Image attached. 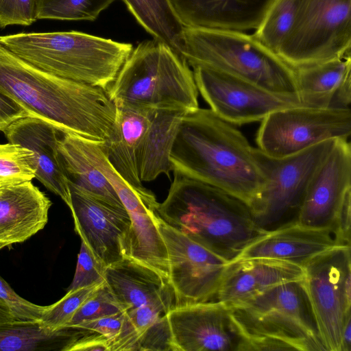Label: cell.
<instances>
[{
	"mask_svg": "<svg viewBox=\"0 0 351 351\" xmlns=\"http://www.w3.org/2000/svg\"><path fill=\"white\" fill-rule=\"evenodd\" d=\"M0 93L61 132L100 144L112 134L117 107L107 90L41 70L1 42Z\"/></svg>",
	"mask_w": 351,
	"mask_h": 351,
	"instance_id": "6da1fadb",
	"label": "cell"
},
{
	"mask_svg": "<svg viewBox=\"0 0 351 351\" xmlns=\"http://www.w3.org/2000/svg\"><path fill=\"white\" fill-rule=\"evenodd\" d=\"M169 160L174 173L222 190L247 205L265 181L255 147L210 109L198 108L184 115Z\"/></svg>",
	"mask_w": 351,
	"mask_h": 351,
	"instance_id": "7a4b0ae2",
	"label": "cell"
},
{
	"mask_svg": "<svg viewBox=\"0 0 351 351\" xmlns=\"http://www.w3.org/2000/svg\"><path fill=\"white\" fill-rule=\"evenodd\" d=\"M156 211L178 230L228 263L269 231L254 220L248 205L207 184L174 173Z\"/></svg>",
	"mask_w": 351,
	"mask_h": 351,
	"instance_id": "3957f363",
	"label": "cell"
},
{
	"mask_svg": "<svg viewBox=\"0 0 351 351\" xmlns=\"http://www.w3.org/2000/svg\"><path fill=\"white\" fill-rule=\"evenodd\" d=\"M0 42L41 70L107 90L133 50L130 43L77 31L22 32Z\"/></svg>",
	"mask_w": 351,
	"mask_h": 351,
	"instance_id": "277c9868",
	"label": "cell"
},
{
	"mask_svg": "<svg viewBox=\"0 0 351 351\" xmlns=\"http://www.w3.org/2000/svg\"><path fill=\"white\" fill-rule=\"evenodd\" d=\"M110 139L103 150L119 176L145 197L154 195L142 184L160 175L169 176L171 151L184 110L116 106Z\"/></svg>",
	"mask_w": 351,
	"mask_h": 351,
	"instance_id": "5b68a950",
	"label": "cell"
},
{
	"mask_svg": "<svg viewBox=\"0 0 351 351\" xmlns=\"http://www.w3.org/2000/svg\"><path fill=\"white\" fill-rule=\"evenodd\" d=\"M229 307L246 351H326L302 280L277 285Z\"/></svg>",
	"mask_w": 351,
	"mask_h": 351,
	"instance_id": "8992f818",
	"label": "cell"
},
{
	"mask_svg": "<svg viewBox=\"0 0 351 351\" xmlns=\"http://www.w3.org/2000/svg\"><path fill=\"white\" fill-rule=\"evenodd\" d=\"M189 66L164 43L143 41L122 66L108 95L116 106L194 110L199 92Z\"/></svg>",
	"mask_w": 351,
	"mask_h": 351,
	"instance_id": "52a82bcc",
	"label": "cell"
},
{
	"mask_svg": "<svg viewBox=\"0 0 351 351\" xmlns=\"http://www.w3.org/2000/svg\"><path fill=\"white\" fill-rule=\"evenodd\" d=\"M182 57L274 93L298 95L294 68L254 36L243 32L184 27Z\"/></svg>",
	"mask_w": 351,
	"mask_h": 351,
	"instance_id": "ba28073f",
	"label": "cell"
},
{
	"mask_svg": "<svg viewBox=\"0 0 351 351\" xmlns=\"http://www.w3.org/2000/svg\"><path fill=\"white\" fill-rule=\"evenodd\" d=\"M336 140L321 142L281 158L255 148L265 181L248 206L259 227L271 231L296 221L308 186Z\"/></svg>",
	"mask_w": 351,
	"mask_h": 351,
	"instance_id": "9c48e42d",
	"label": "cell"
},
{
	"mask_svg": "<svg viewBox=\"0 0 351 351\" xmlns=\"http://www.w3.org/2000/svg\"><path fill=\"white\" fill-rule=\"evenodd\" d=\"M350 245H340L302 267V286L326 351H341L342 335L351 319Z\"/></svg>",
	"mask_w": 351,
	"mask_h": 351,
	"instance_id": "30bf717a",
	"label": "cell"
},
{
	"mask_svg": "<svg viewBox=\"0 0 351 351\" xmlns=\"http://www.w3.org/2000/svg\"><path fill=\"white\" fill-rule=\"evenodd\" d=\"M350 49L351 0H300L295 25L278 56L295 68Z\"/></svg>",
	"mask_w": 351,
	"mask_h": 351,
	"instance_id": "8fae6325",
	"label": "cell"
},
{
	"mask_svg": "<svg viewBox=\"0 0 351 351\" xmlns=\"http://www.w3.org/2000/svg\"><path fill=\"white\" fill-rule=\"evenodd\" d=\"M350 134V108L299 106L268 114L261 121L256 141L265 154L281 158L325 141L348 139Z\"/></svg>",
	"mask_w": 351,
	"mask_h": 351,
	"instance_id": "7c38bea8",
	"label": "cell"
},
{
	"mask_svg": "<svg viewBox=\"0 0 351 351\" xmlns=\"http://www.w3.org/2000/svg\"><path fill=\"white\" fill-rule=\"evenodd\" d=\"M193 69L198 92L210 109L233 125L261 121L276 110L304 106L298 95L274 93L207 66H195Z\"/></svg>",
	"mask_w": 351,
	"mask_h": 351,
	"instance_id": "4fadbf2b",
	"label": "cell"
},
{
	"mask_svg": "<svg viewBox=\"0 0 351 351\" xmlns=\"http://www.w3.org/2000/svg\"><path fill=\"white\" fill-rule=\"evenodd\" d=\"M158 226L167 250L176 306L212 301L228 263L159 217Z\"/></svg>",
	"mask_w": 351,
	"mask_h": 351,
	"instance_id": "5bb4252c",
	"label": "cell"
},
{
	"mask_svg": "<svg viewBox=\"0 0 351 351\" xmlns=\"http://www.w3.org/2000/svg\"><path fill=\"white\" fill-rule=\"evenodd\" d=\"M174 351H246L230 307L217 301L175 306L166 313Z\"/></svg>",
	"mask_w": 351,
	"mask_h": 351,
	"instance_id": "9a60e30c",
	"label": "cell"
},
{
	"mask_svg": "<svg viewBox=\"0 0 351 351\" xmlns=\"http://www.w3.org/2000/svg\"><path fill=\"white\" fill-rule=\"evenodd\" d=\"M69 184L71 199L69 208L81 240L106 266L122 259L131 226L125 208Z\"/></svg>",
	"mask_w": 351,
	"mask_h": 351,
	"instance_id": "2e32d148",
	"label": "cell"
},
{
	"mask_svg": "<svg viewBox=\"0 0 351 351\" xmlns=\"http://www.w3.org/2000/svg\"><path fill=\"white\" fill-rule=\"evenodd\" d=\"M350 193L351 146L348 139L339 138L313 176L296 222L308 228L337 230L339 212Z\"/></svg>",
	"mask_w": 351,
	"mask_h": 351,
	"instance_id": "e0dca14e",
	"label": "cell"
},
{
	"mask_svg": "<svg viewBox=\"0 0 351 351\" xmlns=\"http://www.w3.org/2000/svg\"><path fill=\"white\" fill-rule=\"evenodd\" d=\"M3 132L8 142L33 152L36 163L35 178L70 208L69 180L58 147L60 130L44 120L27 116L13 121Z\"/></svg>",
	"mask_w": 351,
	"mask_h": 351,
	"instance_id": "ac0fdd59",
	"label": "cell"
},
{
	"mask_svg": "<svg viewBox=\"0 0 351 351\" xmlns=\"http://www.w3.org/2000/svg\"><path fill=\"white\" fill-rule=\"evenodd\" d=\"M303 267L269 258H250L229 263L212 301L230 306L237 304L283 282L300 280Z\"/></svg>",
	"mask_w": 351,
	"mask_h": 351,
	"instance_id": "d6986e66",
	"label": "cell"
},
{
	"mask_svg": "<svg viewBox=\"0 0 351 351\" xmlns=\"http://www.w3.org/2000/svg\"><path fill=\"white\" fill-rule=\"evenodd\" d=\"M340 245L348 244L343 241L337 230L308 228L295 221L269 231L250 245L236 261L269 258L302 266L315 256Z\"/></svg>",
	"mask_w": 351,
	"mask_h": 351,
	"instance_id": "ffe728a7",
	"label": "cell"
},
{
	"mask_svg": "<svg viewBox=\"0 0 351 351\" xmlns=\"http://www.w3.org/2000/svg\"><path fill=\"white\" fill-rule=\"evenodd\" d=\"M274 0H170L184 27L256 29Z\"/></svg>",
	"mask_w": 351,
	"mask_h": 351,
	"instance_id": "44dd1931",
	"label": "cell"
},
{
	"mask_svg": "<svg viewBox=\"0 0 351 351\" xmlns=\"http://www.w3.org/2000/svg\"><path fill=\"white\" fill-rule=\"evenodd\" d=\"M49 197L32 181L0 187V243H22L48 221Z\"/></svg>",
	"mask_w": 351,
	"mask_h": 351,
	"instance_id": "7402d4cb",
	"label": "cell"
},
{
	"mask_svg": "<svg viewBox=\"0 0 351 351\" xmlns=\"http://www.w3.org/2000/svg\"><path fill=\"white\" fill-rule=\"evenodd\" d=\"M298 95L304 106L349 108L351 101L350 53L294 68Z\"/></svg>",
	"mask_w": 351,
	"mask_h": 351,
	"instance_id": "603a6c76",
	"label": "cell"
},
{
	"mask_svg": "<svg viewBox=\"0 0 351 351\" xmlns=\"http://www.w3.org/2000/svg\"><path fill=\"white\" fill-rule=\"evenodd\" d=\"M105 282L124 311L156 300L172 289L157 271L128 256L106 266Z\"/></svg>",
	"mask_w": 351,
	"mask_h": 351,
	"instance_id": "cb8c5ba5",
	"label": "cell"
},
{
	"mask_svg": "<svg viewBox=\"0 0 351 351\" xmlns=\"http://www.w3.org/2000/svg\"><path fill=\"white\" fill-rule=\"evenodd\" d=\"M58 147L69 184L111 204L124 208L112 186L84 153L77 136L61 132Z\"/></svg>",
	"mask_w": 351,
	"mask_h": 351,
	"instance_id": "d4e9b609",
	"label": "cell"
},
{
	"mask_svg": "<svg viewBox=\"0 0 351 351\" xmlns=\"http://www.w3.org/2000/svg\"><path fill=\"white\" fill-rule=\"evenodd\" d=\"M79 330H51L38 322L0 324V351H67Z\"/></svg>",
	"mask_w": 351,
	"mask_h": 351,
	"instance_id": "484cf974",
	"label": "cell"
},
{
	"mask_svg": "<svg viewBox=\"0 0 351 351\" xmlns=\"http://www.w3.org/2000/svg\"><path fill=\"white\" fill-rule=\"evenodd\" d=\"M122 1L154 39L167 45L182 57L184 26L170 0Z\"/></svg>",
	"mask_w": 351,
	"mask_h": 351,
	"instance_id": "4316f807",
	"label": "cell"
},
{
	"mask_svg": "<svg viewBox=\"0 0 351 351\" xmlns=\"http://www.w3.org/2000/svg\"><path fill=\"white\" fill-rule=\"evenodd\" d=\"M300 0H274L253 36L278 55L295 25Z\"/></svg>",
	"mask_w": 351,
	"mask_h": 351,
	"instance_id": "83f0119b",
	"label": "cell"
},
{
	"mask_svg": "<svg viewBox=\"0 0 351 351\" xmlns=\"http://www.w3.org/2000/svg\"><path fill=\"white\" fill-rule=\"evenodd\" d=\"M36 163L31 150L18 144L0 143V184L32 181L36 178Z\"/></svg>",
	"mask_w": 351,
	"mask_h": 351,
	"instance_id": "f1b7e54d",
	"label": "cell"
},
{
	"mask_svg": "<svg viewBox=\"0 0 351 351\" xmlns=\"http://www.w3.org/2000/svg\"><path fill=\"white\" fill-rule=\"evenodd\" d=\"M117 0H41L38 19L95 21Z\"/></svg>",
	"mask_w": 351,
	"mask_h": 351,
	"instance_id": "f546056e",
	"label": "cell"
},
{
	"mask_svg": "<svg viewBox=\"0 0 351 351\" xmlns=\"http://www.w3.org/2000/svg\"><path fill=\"white\" fill-rule=\"evenodd\" d=\"M123 311V309L104 282L83 302L65 328H73L82 322Z\"/></svg>",
	"mask_w": 351,
	"mask_h": 351,
	"instance_id": "4dcf8cb0",
	"label": "cell"
},
{
	"mask_svg": "<svg viewBox=\"0 0 351 351\" xmlns=\"http://www.w3.org/2000/svg\"><path fill=\"white\" fill-rule=\"evenodd\" d=\"M100 285L67 291L60 300L47 306L40 322L51 330L65 328L76 311Z\"/></svg>",
	"mask_w": 351,
	"mask_h": 351,
	"instance_id": "1f68e13d",
	"label": "cell"
},
{
	"mask_svg": "<svg viewBox=\"0 0 351 351\" xmlns=\"http://www.w3.org/2000/svg\"><path fill=\"white\" fill-rule=\"evenodd\" d=\"M175 306L176 302L172 289L156 300L125 311V315L128 322L136 333L138 339L141 333Z\"/></svg>",
	"mask_w": 351,
	"mask_h": 351,
	"instance_id": "d6a6232c",
	"label": "cell"
},
{
	"mask_svg": "<svg viewBox=\"0 0 351 351\" xmlns=\"http://www.w3.org/2000/svg\"><path fill=\"white\" fill-rule=\"evenodd\" d=\"M106 268V265L82 241L75 275L67 291L104 282Z\"/></svg>",
	"mask_w": 351,
	"mask_h": 351,
	"instance_id": "836d02e7",
	"label": "cell"
},
{
	"mask_svg": "<svg viewBox=\"0 0 351 351\" xmlns=\"http://www.w3.org/2000/svg\"><path fill=\"white\" fill-rule=\"evenodd\" d=\"M41 0H0V28L27 26L38 19Z\"/></svg>",
	"mask_w": 351,
	"mask_h": 351,
	"instance_id": "e575fe53",
	"label": "cell"
},
{
	"mask_svg": "<svg viewBox=\"0 0 351 351\" xmlns=\"http://www.w3.org/2000/svg\"><path fill=\"white\" fill-rule=\"evenodd\" d=\"M0 300L9 308L15 321L38 322L47 308L26 300L19 295L0 276Z\"/></svg>",
	"mask_w": 351,
	"mask_h": 351,
	"instance_id": "d590c367",
	"label": "cell"
},
{
	"mask_svg": "<svg viewBox=\"0 0 351 351\" xmlns=\"http://www.w3.org/2000/svg\"><path fill=\"white\" fill-rule=\"evenodd\" d=\"M135 350L174 351L171 332L166 314L140 335Z\"/></svg>",
	"mask_w": 351,
	"mask_h": 351,
	"instance_id": "8d00e7d4",
	"label": "cell"
},
{
	"mask_svg": "<svg viewBox=\"0 0 351 351\" xmlns=\"http://www.w3.org/2000/svg\"><path fill=\"white\" fill-rule=\"evenodd\" d=\"M124 319L125 312L123 311L116 315L86 321L73 328L94 331L105 336L110 340L111 351L114 341L121 331Z\"/></svg>",
	"mask_w": 351,
	"mask_h": 351,
	"instance_id": "74e56055",
	"label": "cell"
},
{
	"mask_svg": "<svg viewBox=\"0 0 351 351\" xmlns=\"http://www.w3.org/2000/svg\"><path fill=\"white\" fill-rule=\"evenodd\" d=\"M28 116L23 108L0 93V131L16 119Z\"/></svg>",
	"mask_w": 351,
	"mask_h": 351,
	"instance_id": "f35d334b",
	"label": "cell"
},
{
	"mask_svg": "<svg viewBox=\"0 0 351 351\" xmlns=\"http://www.w3.org/2000/svg\"><path fill=\"white\" fill-rule=\"evenodd\" d=\"M351 350V319L346 324L342 335L341 351Z\"/></svg>",
	"mask_w": 351,
	"mask_h": 351,
	"instance_id": "ab89813d",
	"label": "cell"
},
{
	"mask_svg": "<svg viewBox=\"0 0 351 351\" xmlns=\"http://www.w3.org/2000/svg\"><path fill=\"white\" fill-rule=\"evenodd\" d=\"M15 321L8 306L0 300V324Z\"/></svg>",
	"mask_w": 351,
	"mask_h": 351,
	"instance_id": "60d3db41",
	"label": "cell"
},
{
	"mask_svg": "<svg viewBox=\"0 0 351 351\" xmlns=\"http://www.w3.org/2000/svg\"><path fill=\"white\" fill-rule=\"evenodd\" d=\"M6 245L3 244V243H0V250H1L3 247H5Z\"/></svg>",
	"mask_w": 351,
	"mask_h": 351,
	"instance_id": "b9f144b4",
	"label": "cell"
},
{
	"mask_svg": "<svg viewBox=\"0 0 351 351\" xmlns=\"http://www.w3.org/2000/svg\"><path fill=\"white\" fill-rule=\"evenodd\" d=\"M1 186V185L0 184V187Z\"/></svg>",
	"mask_w": 351,
	"mask_h": 351,
	"instance_id": "7bdbcfd3",
	"label": "cell"
}]
</instances>
